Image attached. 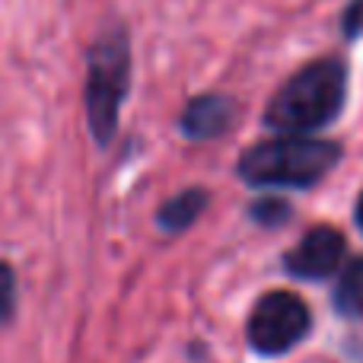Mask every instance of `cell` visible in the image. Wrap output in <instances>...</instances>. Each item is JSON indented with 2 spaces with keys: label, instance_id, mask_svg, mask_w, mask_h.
Listing matches in <instances>:
<instances>
[{
  "label": "cell",
  "instance_id": "7",
  "mask_svg": "<svg viewBox=\"0 0 363 363\" xmlns=\"http://www.w3.org/2000/svg\"><path fill=\"white\" fill-rule=\"evenodd\" d=\"M204 207H207V194L201 191V188H185L182 194H176V198H169L163 204L160 223H163V230L179 233V230H185V226H191Z\"/></svg>",
  "mask_w": 363,
  "mask_h": 363
},
{
  "label": "cell",
  "instance_id": "10",
  "mask_svg": "<svg viewBox=\"0 0 363 363\" xmlns=\"http://www.w3.org/2000/svg\"><path fill=\"white\" fill-rule=\"evenodd\" d=\"M252 217L262 220V223H281V220H287V204H281V201H262V204L252 207Z\"/></svg>",
  "mask_w": 363,
  "mask_h": 363
},
{
  "label": "cell",
  "instance_id": "9",
  "mask_svg": "<svg viewBox=\"0 0 363 363\" xmlns=\"http://www.w3.org/2000/svg\"><path fill=\"white\" fill-rule=\"evenodd\" d=\"M13 303H16V277L6 262H0V322L13 315Z\"/></svg>",
  "mask_w": 363,
  "mask_h": 363
},
{
  "label": "cell",
  "instance_id": "3",
  "mask_svg": "<svg viewBox=\"0 0 363 363\" xmlns=\"http://www.w3.org/2000/svg\"><path fill=\"white\" fill-rule=\"evenodd\" d=\"M128 74H131V48L125 32L112 29L96 38L86 74V115L99 144H108L118 128L121 102L128 96Z\"/></svg>",
  "mask_w": 363,
  "mask_h": 363
},
{
  "label": "cell",
  "instance_id": "1",
  "mask_svg": "<svg viewBox=\"0 0 363 363\" xmlns=\"http://www.w3.org/2000/svg\"><path fill=\"white\" fill-rule=\"evenodd\" d=\"M347 93V70L338 57H319L296 70L264 108L268 128L281 134H309L338 118Z\"/></svg>",
  "mask_w": 363,
  "mask_h": 363
},
{
  "label": "cell",
  "instance_id": "4",
  "mask_svg": "<svg viewBox=\"0 0 363 363\" xmlns=\"http://www.w3.org/2000/svg\"><path fill=\"white\" fill-rule=\"evenodd\" d=\"M309 306L296 294L274 290L255 303L249 315V345L258 354H284L309 332Z\"/></svg>",
  "mask_w": 363,
  "mask_h": 363
},
{
  "label": "cell",
  "instance_id": "5",
  "mask_svg": "<svg viewBox=\"0 0 363 363\" xmlns=\"http://www.w3.org/2000/svg\"><path fill=\"white\" fill-rule=\"evenodd\" d=\"M345 252H347V242L338 230H332V226H315V230H309L306 236L296 242V249H290L287 268H290V274H296V277H313V281H319V277H328L341 268Z\"/></svg>",
  "mask_w": 363,
  "mask_h": 363
},
{
  "label": "cell",
  "instance_id": "2",
  "mask_svg": "<svg viewBox=\"0 0 363 363\" xmlns=\"http://www.w3.org/2000/svg\"><path fill=\"white\" fill-rule=\"evenodd\" d=\"M341 147L335 140L284 134L242 153L239 176L258 188H309L338 166Z\"/></svg>",
  "mask_w": 363,
  "mask_h": 363
},
{
  "label": "cell",
  "instance_id": "8",
  "mask_svg": "<svg viewBox=\"0 0 363 363\" xmlns=\"http://www.w3.org/2000/svg\"><path fill=\"white\" fill-rule=\"evenodd\" d=\"M332 303L341 315H351V319L363 315V258H357V262H351L345 268Z\"/></svg>",
  "mask_w": 363,
  "mask_h": 363
},
{
  "label": "cell",
  "instance_id": "6",
  "mask_svg": "<svg viewBox=\"0 0 363 363\" xmlns=\"http://www.w3.org/2000/svg\"><path fill=\"white\" fill-rule=\"evenodd\" d=\"M233 121H236V106H233V99L211 93V96H198V99L188 102L179 125L191 140H211V138H220V134L230 131Z\"/></svg>",
  "mask_w": 363,
  "mask_h": 363
},
{
  "label": "cell",
  "instance_id": "11",
  "mask_svg": "<svg viewBox=\"0 0 363 363\" xmlns=\"http://www.w3.org/2000/svg\"><path fill=\"white\" fill-rule=\"evenodd\" d=\"M345 32L351 38L363 32V0H351V6H347V13H345Z\"/></svg>",
  "mask_w": 363,
  "mask_h": 363
},
{
  "label": "cell",
  "instance_id": "12",
  "mask_svg": "<svg viewBox=\"0 0 363 363\" xmlns=\"http://www.w3.org/2000/svg\"><path fill=\"white\" fill-rule=\"evenodd\" d=\"M357 226L363 230V194H360V201H357Z\"/></svg>",
  "mask_w": 363,
  "mask_h": 363
}]
</instances>
